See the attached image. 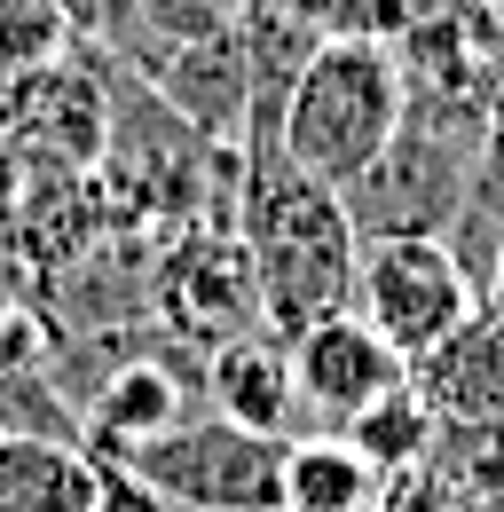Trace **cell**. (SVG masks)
<instances>
[{"label":"cell","mask_w":504,"mask_h":512,"mask_svg":"<svg viewBox=\"0 0 504 512\" xmlns=\"http://www.w3.org/2000/svg\"><path fill=\"white\" fill-rule=\"evenodd\" d=\"M245 253H252L260 323L276 339H300L308 323L339 316L355 300V253H363V237L347 221V197L308 182L284 150H252Z\"/></svg>","instance_id":"cell-1"},{"label":"cell","mask_w":504,"mask_h":512,"mask_svg":"<svg viewBox=\"0 0 504 512\" xmlns=\"http://www.w3.org/2000/svg\"><path fill=\"white\" fill-rule=\"evenodd\" d=\"M410 111V79H402V56L394 40L378 32H323L315 56L300 64L292 95H284V119H276V142L284 158L323 182V190H347L378 166V150L394 142Z\"/></svg>","instance_id":"cell-2"},{"label":"cell","mask_w":504,"mask_h":512,"mask_svg":"<svg viewBox=\"0 0 504 512\" xmlns=\"http://www.w3.org/2000/svg\"><path fill=\"white\" fill-rule=\"evenodd\" d=\"M489 111H497L489 95L410 87V111H402L394 142L378 150V166L339 190L355 237H449V221L465 213V190L481 174Z\"/></svg>","instance_id":"cell-3"},{"label":"cell","mask_w":504,"mask_h":512,"mask_svg":"<svg viewBox=\"0 0 504 512\" xmlns=\"http://www.w3.org/2000/svg\"><path fill=\"white\" fill-rule=\"evenodd\" d=\"M111 465H126L166 512H284V434H252L221 410L119 449Z\"/></svg>","instance_id":"cell-4"},{"label":"cell","mask_w":504,"mask_h":512,"mask_svg":"<svg viewBox=\"0 0 504 512\" xmlns=\"http://www.w3.org/2000/svg\"><path fill=\"white\" fill-rule=\"evenodd\" d=\"M347 308L371 323L402 363H426L481 316V284L449 253V237H363Z\"/></svg>","instance_id":"cell-5"},{"label":"cell","mask_w":504,"mask_h":512,"mask_svg":"<svg viewBox=\"0 0 504 512\" xmlns=\"http://www.w3.org/2000/svg\"><path fill=\"white\" fill-rule=\"evenodd\" d=\"M292 379H300V410H315L323 426H347V418L371 410L378 394L410 386V363H402L355 308H339V316L308 323V331L292 339Z\"/></svg>","instance_id":"cell-6"},{"label":"cell","mask_w":504,"mask_h":512,"mask_svg":"<svg viewBox=\"0 0 504 512\" xmlns=\"http://www.w3.org/2000/svg\"><path fill=\"white\" fill-rule=\"evenodd\" d=\"M205 386H213V410H221V418H237V426H252V434H284L292 410H300L292 339H276L268 323H252V331H237V339H221Z\"/></svg>","instance_id":"cell-7"},{"label":"cell","mask_w":504,"mask_h":512,"mask_svg":"<svg viewBox=\"0 0 504 512\" xmlns=\"http://www.w3.org/2000/svg\"><path fill=\"white\" fill-rule=\"evenodd\" d=\"M0 512H103V457L71 434H0Z\"/></svg>","instance_id":"cell-8"},{"label":"cell","mask_w":504,"mask_h":512,"mask_svg":"<svg viewBox=\"0 0 504 512\" xmlns=\"http://www.w3.org/2000/svg\"><path fill=\"white\" fill-rule=\"evenodd\" d=\"M410 386L441 418H504V308L481 300V316L465 323L441 355L410 363Z\"/></svg>","instance_id":"cell-9"},{"label":"cell","mask_w":504,"mask_h":512,"mask_svg":"<svg viewBox=\"0 0 504 512\" xmlns=\"http://www.w3.org/2000/svg\"><path fill=\"white\" fill-rule=\"evenodd\" d=\"M378 497H386V473L347 434L284 442V512H371Z\"/></svg>","instance_id":"cell-10"},{"label":"cell","mask_w":504,"mask_h":512,"mask_svg":"<svg viewBox=\"0 0 504 512\" xmlns=\"http://www.w3.org/2000/svg\"><path fill=\"white\" fill-rule=\"evenodd\" d=\"M182 386L174 371H158V363H134L119 379L95 394V410H87V449L95 457H119V449L150 442V434H166V426H182Z\"/></svg>","instance_id":"cell-11"},{"label":"cell","mask_w":504,"mask_h":512,"mask_svg":"<svg viewBox=\"0 0 504 512\" xmlns=\"http://www.w3.org/2000/svg\"><path fill=\"white\" fill-rule=\"evenodd\" d=\"M339 434H347V442H355V449L378 465V473L394 481V473H410V465H426V457H434L441 410L418 394V386H394V394H378L363 418H347Z\"/></svg>","instance_id":"cell-12"},{"label":"cell","mask_w":504,"mask_h":512,"mask_svg":"<svg viewBox=\"0 0 504 512\" xmlns=\"http://www.w3.org/2000/svg\"><path fill=\"white\" fill-rule=\"evenodd\" d=\"M252 0H134V16H142V32H150V48H189V40H221V32H237L245 24Z\"/></svg>","instance_id":"cell-13"},{"label":"cell","mask_w":504,"mask_h":512,"mask_svg":"<svg viewBox=\"0 0 504 512\" xmlns=\"http://www.w3.org/2000/svg\"><path fill=\"white\" fill-rule=\"evenodd\" d=\"M489 512H504V497H489Z\"/></svg>","instance_id":"cell-14"},{"label":"cell","mask_w":504,"mask_h":512,"mask_svg":"<svg viewBox=\"0 0 504 512\" xmlns=\"http://www.w3.org/2000/svg\"><path fill=\"white\" fill-rule=\"evenodd\" d=\"M0 434H8V426H0Z\"/></svg>","instance_id":"cell-15"}]
</instances>
